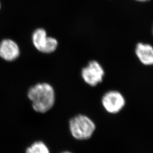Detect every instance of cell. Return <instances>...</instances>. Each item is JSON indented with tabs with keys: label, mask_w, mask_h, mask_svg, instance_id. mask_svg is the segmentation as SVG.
Listing matches in <instances>:
<instances>
[{
	"label": "cell",
	"mask_w": 153,
	"mask_h": 153,
	"mask_svg": "<svg viewBox=\"0 0 153 153\" xmlns=\"http://www.w3.org/2000/svg\"><path fill=\"white\" fill-rule=\"evenodd\" d=\"M70 153V152H64V153Z\"/></svg>",
	"instance_id": "cell-10"
},
{
	"label": "cell",
	"mask_w": 153,
	"mask_h": 153,
	"mask_svg": "<svg viewBox=\"0 0 153 153\" xmlns=\"http://www.w3.org/2000/svg\"><path fill=\"white\" fill-rule=\"evenodd\" d=\"M26 153H49V151L44 143L42 142H36L27 148Z\"/></svg>",
	"instance_id": "cell-8"
},
{
	"label": "cell",
	"mask_w": 153,
	"mask_h": 153,
	"mask_svg": "<svg viewBox=\"0 0 153 153\" xmlns=\"http://www.w3.org/2000/svg\"><path fill=\"white\" fill-rule=\"evenodd\" d=\"M34 47L42 53H51L57 48L58 41L54 37L47 36V33L44 28L36 29L32 36Z\"/></svg>",
	"instance_id": "cell-3"
},
{
	"label": "cell",
	"mask_w": 153,
	"mask_h": 153,
	"mask_svg": "<svg viewBox=\"0 0 153 153\" xmlns=\"http://www.w3.org/2000/svg\"><path fill=\"white\" fill-rule=\"evenodd\" d=\"M34 111L45 113L54 105L55 94L52 85L46 82L39 83L31 87L27 93Z\"/></svg>",
	"instance_id": "cell-1"
},
{
	"label": "cell",
	"mask_w": 153,
	"mask_h": 153,
	"mask_svg": "<svg viewBox=\"0 0 153 153\" xmlns=\"http://www.w3.org/2000/svg\"><path fill=\"white\" fill-rule=\"evenodd\" d=\"M20 54L18 44L9 39L3 40L0 43V57L7 61L15 60Z\"/></svg>",
	"instance_id": "cell-6"
},
{
	"label": "cell",
	"mask_w": 153,
	"mask_h": 153,
	"mask_svg": "<svg viewBox=\"0 0 153 153\" xmlns=\"http://www.w3.org/2000/svg\"><path fill=\"white\" fill-rule=\"evenodd\" d=\"M136 1H149V0H136Z\"/></svg>",
	"instance_id": "cell-9"
},
{
	"label": "cell",
	"mask_w": 153,
	"mask_h": 153,
	"mask_svg": "<svg viewBox=\"0 0 153 153\" xmlns=\"http://www.w3.org/2000/svg\"></svg>",
	"instance_id": "cell-11"
},
{
	"label": "cell",
	"mask_w": 153,
	"mask_h": 153,
	"mask_svg": "<svg viewBox=\"0 0 153 153\" xmlns=\"http://www.w3.org/2000/svg\"><path fill=\"white\" fill-rule=\"evenodd\" d=\"M135 53L143 65H153V47L150 44L139 43L136 46Z\"/></svg>",
	"instance_id": "cell-7"
},
{
	"label": "cell",
	"mask_w": 153,
	"mask_h": 153,
	"mask_svg": "<svg viewBox=\"0 0 153 153\" xmlns=\"http://www.w3.org/2000/svg\"><path fill=\"white\" fill-rule=\"evenodd\" d=\"M70 130L75 138L87 140L93 135L96 125L91 119L84 115L79 114L70 120Z\"/></svg>",
	"instance_id": "cell-2"
},
{
	"label": "cell",
	"mask_w": 153,
	"mask_h": 153,
	"mask_svg": "<svg viewBox=\"0 0 153 153\" xmlns=\"http://www.w3.org/2000/svg\"><path fill=\"white\" fill-rule=\"evenodd\" d=\"M102 105L106 111L110 114H117L122 110L125 105V100L119 91H111L105 93L102 97Z\"/></svg>",
	"instance_id": "cell-5"
},
{
	"label": "cell",
	"mask_w": 153,
	"mask_h": 153,
	"mask_svg": "<svg viewBox=\"0 0 153 153\" xmlns=\"http://www.w3.org/2000/svg\"><path fill=\"white\" fill-rule=\"evenodd\" d=\"M81 75L87 84L94 87L103 81L105 71L99 62L91 61L87 66L82 68Z\"/></svg>",
	"instance_id": "cell-4"
}]
</instances>
